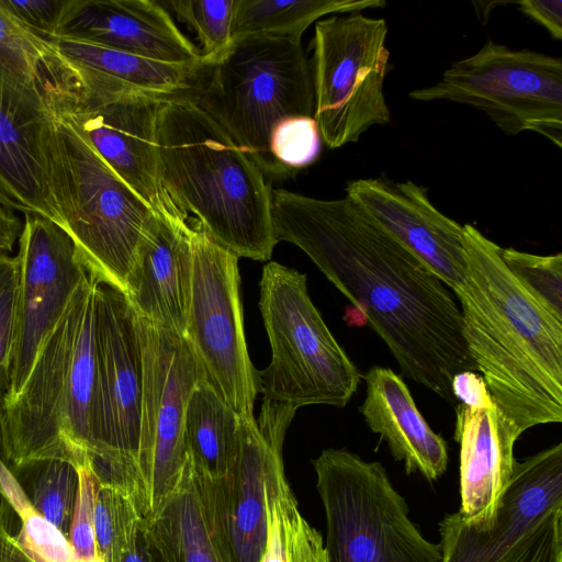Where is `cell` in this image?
Masks as SVG:
<instances>
[{
	"label": "cell",
	"mask_w": 562,
	"mask_h": 562,
	"mask_svg": "<svg viewBox=\"0 0 562 562\" xmlns=\"http://www.w3.org/2000/svg\"><path fill=\"white\" fill-rule=\"evenodd\" d=\"M451 391L459 403L485 408L495 406L483 378L476 371L457 373L451 382Z\"/></svg>",
	"instance_id": "cell-40"
},
{
	"label": "cell",
	"mask_w": 562,
	"mask_h": 562,
	"mask_svg": "<svg viewBox=\"0 0 562 562\" xmlns=\"http://www.w3.org/2000/svg\"><path fill=\"white\" fill-rule=\"evenodd\" d=\"M42 76L57 109L134 191L158 207L167 194L158 177L157 122L171 97L76 66L52 47Z\"/></svg>",
	"instance_id": "cell-8"
},
{
	"label": "cell",
	"mask_w": 562,
	"mask_h": 562,
	"mask_svg": "<svg viewBox=\"0 0 562 562\" xmlns=\"http://www.w3.org/2000/svg\"><path fill=\"white\" fill-rule=\"evenodd\" d=\"M517 4L525 15L543 26L554 40L562 38L561 0H525Z\"/></svg>",
	"instance_id": "cell-41"
},
{
	"label": "cell",
	"mask_w": 562,
	"mask_h": 562,
	"mask_svg": "<svg viewBox=\"0 0 562 562\" xmlns=\"http://www.w3.org/2000/svg\"><path fill=\"white\" fill-rule=\"evenodd\" d=\"M192 224L167 195L142 236L125 280L135 314L184 336L192 281Z\"/></svg>",
	"instance_id": "cell-18"
},
{
	"label": "cell",
	"mask_w": 562,
	"mask_h": 562,
	"mask_svg": "<svg viewBox=\"0 0 562 562\" xmlns=\"http://www.w3.org/2000/svg\"><path fill=\"white\" fill-rule=\"evenodd\" d=\"M150 542V541H149ZM151 546V544H150ZM151 550H153V554H154V559H155V562H162L161 558L159 557V554L157 553V551L153 548L151 546Z\"/></svg>",
	"instance_id": "cell-47"
},
{
	"label": "cell",
	"mask_w": 562,
	"mask_h": 562,
	"mask_svg": "<svg viewBox=\"0 0 562 562\" xmlns=\"http://www.w3.org/2000/svg\"><path fill=\"white\" fill-rule=\"evenodd\" d=\"M240 418L205 379L193 387L184 414V445L199 475H227L237 453Z\"/></svg>",
	"instance_id": "cell-26"
},
{
	"label": "cell",
	"mask_w": 562,
	"mask_h": 562,
	"mask_svg": "<svg viewBox=\"0 0 562 562\" xmlns=\"http://www.w3.org/2000/svg\"><path fill=\"white\" fill-rule=\"evenodd\" d=\"M18 259L2 252L0 254V290L16 273Z\"/></svg>",
	"instance_id": "cell-45"
},
{
	"label": "cell",
	"mask_w": 562,
	"mask_h": 562,
	"mask_svg": "<svg viewBox=\"0 0 562 562\" xmlns=\"http://www.w3.org/2000/svg\"><path fill=\"white\" fill-rule=\"evenodd\" d=\"M420 102L449 101L484 112L505 134L538 133L562 146V60L487 41L452 63L439 80L408 93Z\"/></svg>",
	"instance_id": "cell-10"
},
{
	"label": "cell",
	"mask_w": 562,
	"mask_h": 562,
	"mask_svg": "<svg viewBox=\"0 0 562 562\" xmlns=\"http://www.w3.org/2000/svg\"><path fill=\"white\" fill-rule=\"evenodd\" d=\"M187 94L266 178L288 177L271 155L270 137L283 120L314 117L312 70L302 43L269 37L234 42L201 69Z\"/></svg>",
	"instance_id": "cell-6"
},
{
	"label": "cell",
	"mask_w": 562,
	"mask_h": 562,
	"mask_svg": "<svg viewBox=\"0 0 562 562\" xmlns=\"http://www.w3.org/2000/svg\"><path fill=\"white\" fill-rule=\"evenodd\" d=\"M358 203L453 292L465 277L463 228L429 200L427 188L411 180L358 179L346 187Z\"/></svg>",
	"instance_id": "cell-19"
},
{
	"label": "cell",
	"mask_w": 562,
	"mask_h": 562,
	"mask_svg": "<svg viewBox=\"0 0 562 562\" xmlns=\"http://www.w3.org/2000/svg\"><path fill=\"white\" fill-rule=\"evenodd\" d=\"M136 325L143 366L137 507L147 522L180 482L187 458L186 408L205 375L183 336L137 315Z\"/></svg>",
	"instance_id": "cell-12"
},
{
	"label": "cell",
	"mask_w": 562,
	"mask_h": 562,
	"mask_svg": "<svg viewBox=\"0 0 562 562\" xmlns=\"http://www.w3.org/2000/svg\"><path fill=\"white\" fill-rule=\"evenodd\" d=\"M562 507V443L515 461L495 525L467 526L458 513L439 522L442 562H499L549 512Z\"/></svg>",
	"instance_id": "cell-17"
},
{
	"label": "cell",
	"mask_w": 562,
	"mask_h": 562,
	"mask_svg": "<svg viewBox=\"0 0 562 562\" xmlns=\"http://www.w3.org/2000/svg\"><path fill=\"white\" fill-rule=\"evenodd\" d=\"M259 562H329L323 537L302 516L284 472L270 487L268 536Z\"/></svg>",
	"instance_id": "cell-28"
},
{
	"label": "cell",
	"mask_w": 562,
	"mask_h": 562,
	"mask_svg": "<svg viewBox=\"0 0 562 562\" xmlns=\"http://www.w3.org/2000/svg\"><path fill=\"white\" fill-rule=\"evenodd\" d=\"M366 397L359 406L367 426L386 442L407 474L436 481L449 463L448 445L418 411L401 375L390 368L371 367L363 375Z\"/></svg>",
	"instance_id": "cell-23"
},
{
	"label": "cell",
	"mask_w": 562,
	"mask_h": 562,
	"mask_svg": "<svg viewBox=\"0 0 562 562\" xmlns=\"http://www.w3.org/2000/svg\"><path fill=\"white\" fill-rule=\"evenodd\" d=\"M454 440L460 446L461 520L477 530L492 528L514 470L517 441L498 420L496 406L456 405Z\"/></svg>",
	"instance_id": "cell-22"
},
{
	"label": "cell",
	"mask_w": 562,
	"mask_h": 562,
	"mask_svg": "<svg viewBox=\"0 0 562 562\" xmlns=\"http://www.w3.org/2000/svg\"><path fill=\"white\" fill-rule=\"evenodd\" d=\"M193 30L207 66L233 44L232 23L235 0H172L161 2Z\"/></svg>",
	"instance_id": "cell-32"
},
{
	"label": "cell",
	"mask_w": 562,
	"mask_h": 562,
	"mask_svg": "<svg viewBox=\"0 0 562 562\" xmlns=\"http://www.w3.org/2000/svg\"><path fill=\"white\" fill-rule=\"evenodd\" d=\"M0 496L20 519L15 539L33 562H79L69 540L32 506L0 458Z\"/></svg>",
	"instance_id": "cell-30"
},
{
	"label": "cell",
	"mask_w": 562,
	"mask_h": 562,
	"mask_svg": "<svg viewBox=\"0 0 562 562\" xmlns=\"http://www.w3.org/2000/svg\"><path fill=\"white\" fill-rule=\"evenodd\" d=\"M313 468L329 562H442L440 546L409 519L406 501L380 462L329 448Z\"/></svg>",
	"instance_id": "cell-9"
},
{
	"label": "cell",
	"mask_w": 562,
	"mask_h": 562,
	"mask_svg": "<svg viewBox=\"0 0 562 562\" xmlns=\"http://www.w3.org/2000/svg\"><path fill=\"white\" fill-rule=\"evenodd\" d=\"M89 274L49 334L18 396L2 404L5 464L92 459L98 436L95 293Z\"/></svg>",
	"instance_id": "cell-4"
},
{
	"label": "cell",
	"mask_w": 562,
	"mask_h": 562,
	"mask_svg": "<svg viewBox=\"0 0 562 562\" xmlns=\"http://www.w3.org/2000/svg\"><path fill=\"white\" fill-rule=\"evenodd\" d=\"M501 257L514 277L562 319V254L541 256L509 247L501 248Z\"/></svg>",
	"instance_id": "cell-33"
},
{
	"label": "cell",
	"mask_w": 562,
	"mask_h": 562,
	"mask_svg": "<svg viewBox=\"0 0 562 562\" xmlns=\"http://www.w3.org/2000/svg\"><path fill=\"white\" fill-rule=\"evenodd\" d=\"M23 224L14 211L0 203V254L11 251L20 238Z\"/></svg>",
	"instance_id": "cell-43"
},
{
	"label": "cell",
	"mask_w": 562,
	"mask_h": 562,
	"mask_svg": "<svg viewBox=\"0 0 562 562\" xmlns=\"http://www.w3.org/2000/svg\"><path fill=\"white\" fill-rule=\"evenodd\" d=\"M161 190L217 245L266 261L278 240L271 186L260 168L188 94L164 101L157 122Z\"/></svg>",
	"instance_id": "cell-3"
},
{
	"label": "cell",
	"mask_w": 562,
	"mask_h": 562,
	"mask_svg": "<svg viewBox=\"0 0 562 562\" xmlns=\"http://www.w3.org/2000/svg\"><path fill=\"white\" fill-rule=\"evenodd\" d=\"M467 270L452 293L469 352L504 429L562 422V319L508 270L501 246L465 224Z\"/></svg>",
	"instance_id": "cell-2"
},
{
	"label": "cell",
	"mask_w": 562,
	"mask_h": 562,
	"mask_svg": "<svg viewBox=\"0 0 562 562\" xmlns=\"http://www.w3.org/2000/svg\"><path fill=\"white\" fill-rule=\"evenodd\" d=\"M79 490L69 529V543L79 562H103L99 555L93 508L99 479L87 459L77 468Z\"/></svg>",
	"instance_id": "cell-35"
},
{
	"label": "cell",
	"mask_w": 562,
	"mask_h": 562,
	"mask_svg": "<svg viewBox=\"0 0 562 562\" xmlns=\"http://www.w3.org/2000/svg\"><path fill=\"white\" fill-rule=\"evenodd\" d=\"M383 0H235L233 43L246 38H284L302 43L317 19L385 7Z\"/></svg>",
	"instance_id": "cell-27"
},
{
	"label": "cell",
	"mask_w": 562,
	"mask_h": 562,
	"mask_svg": "<svg viewBox=\"0 0 562 562\" xmlns=\"http://www.w3.org/2000/svg\"><path fill=\"white\" fill-rule=\"evenodd\" d=\"M276 239L301 248L367 319L403 376L456 405L453 376L476 371L454 294L348 196L271 189Z\"/></svg>",
	"instance_id": "cell-1"
},
{
	"label": "cell",
	"mask_w": 562,
	"mask_h": 562,
	"mask_svg": "<svg viewBox=\"0 0 562 562\" xmlns=\"http://www.w3.org/2000/svg\"><path fill=\"white\" fill-rule=\"evenodd\" d=\"M48 50L46 41L24 27L0 5V64L38 75Z\"/></svg>",
	"instance_id": "cell-36"
},
{
	"label": "cell",
	"mask_w": 562,
	"mask_h": 562,
	"mask_svg": "<svg viewBox=\"0 0 562 562\" xmlns=\"http://www.w3.org/2000/svg\"><path fill=\"white\" fill-rule=\"evenodd\" d=\"M66 0H0V5L42 40L55 36Z\"/></svg>",
	"instance_id": "cell-38"
},
{
	"label": "cell",
	"mask_w": 562,
	"mask_h": 562,
	"mask_svg": "<svg viewBox=\"0 0 562 562\" xmlns=\"http://www.w3.org/2000/svg\"><path fill=\"white\" fill-rule=\"evenodd\" d=\"M384 19L333 14L318 21L311 64L314 119L329 148L355 143L391 113L383 92L390 53Z\"/></svg>",
	"instance_id": "cell-11"
},
{
	"label": "cell",
	"mask_w": 562,
	"mask_h": 562,
	"mask_svg": "<svg viewBox=\"0 0 562 562\" xmlns=\"http://www.w3.org/2000/svg\"><path fill=\"white\" fill-rule=\"evenodd\" d=\"M284 472L282 450L260 434L255 419L240 418L234 463L223 479L199 475L214 509L232 562H259L269 520V492Z\"/></svg>",
	"instance_id": "cell-20"
},
{
	"label": "cell",
	"mask_w": 562,
	"mask_h": 562,
	"mask_svg": "<svg viewBox=\"0 0 562 562\" xmlns=\"http://www.w3.org/2000/svg\"><path fill=\"white\" fill-rule=\"evenodd\" d=\"M499 562H562V507L549 512Z\"/></svg>",
	"instance_id": "cell-37"
},
{
	"label": "cell",
	"mask_w": 562,
	"mask_h": 562,
	"mask_svg": "<svg viewBox=\"0 0 562 562\" xmlns=\"http://www.w3.org/2000/svg\"><path fill=\"white\" fill-rule=\"evenodd\" d=\"M54 135L42 66L34 76L0 64V203L64 229L52 183Z\"/></svg>",
	"instance_id": "cell-16"
},
{
	"label": "cell",
	"mask_w": 562,
	"mask_h": 562,
	"mask_svg": "<svg viewBox=\"0 0 562 562\" xmlns=\"http://www.w3.org/2000/svg\"><path fill=\"white\" fill-rule=\"evenodd\" d=\"M122 562H155L145 524L139 528L136 539L127 550Z\"/></svg>",
	"instance_id": "cell-44"
},
{
	"label": "cell",
	"mask_w": 562,
	"mask_h": 562,
	"mask_svg": "<svg viewBox=\"0 0 562 562\" xmlns=\"http://www.w3.org/2000/svg\"><path fill=\"white\" fill-rule=\"evenodd\" d=\"M144 524L162 562H232L209 495L188 453L175 493Z\"/></svg>",
	"instance_id": "cell-24"
},
{
	"label": "cell",
	"mask_w": 562,
	"mask_h": 562,
	"mask_svg": "<svg viewBox=\"0 0 562 562\" xmlns=\"http://www.w3.org/2000/svg\"><path fill=\"white\" fill-rule=\"evenodd\" d=\"M2 498V497H1ZM9 504L0 503V562H33L19 546L9 524Z\"/></svg>",
	"instance_id": "cell-42"
},
{
	"label": "cell",
	"mask_w": 562,
	"mask_h": 562,
	"mask_svg": "<svg viewBox=\"0 0 562 562\" xmlns=\"http://www.w3.org/2000/svg\"><path fill=\"white\" fill-rule=\"evenodd\" d=\"M32 506L67 539L79 490L77 469L68 461L32 459L8 465Z\"/></svg>",
	"instance_id": "cell-29"
},
{
	"label": "cell",
	"mask_w": 562,
	"mask_h": 562,
	"mask_svg": "<svg viewBox=\"0 0 562 562\" xmlns=\"http://www.w3.org/2000/svg\"><path fill=\"white\" fill-rule=\"evenodd\" d=\"M192 281L184 338L206 381L244 419L252 420L257 391L245 340L238 257L194 222Z\"/></svg>",
	"instance_id": "cell-13"
},
{
	"label": "cell",
	"mask_w": 562,
	"mask_h": 562,
	"mask_svg": "<svg viewBox=\"0 0 562 562\" xmlns=\"http://www.w3.org/2000/svg\"><path fill=\"white\" fill-rule=\"evenodd\" d=\"M2 401L0 400V458L5 463V434L3 424Z\"/></svg>",
	"instance_id": "cell-46"
},
{
	"label": "cell",
	"mask_w": 562,
	"mask_h": 562,
	"mask_svg": "<svg viewBox=\"0 0 562 562\" xmlns=\"http://www.w3.org/2000/svg\"><path fill=\"white\" fill-rule=\"evenodd\" d=\"M47 99L55 127L52 183L64 231L89 272L124 292L126 276L154 209L103 160L48 95Z\"/></svg>",
	"instance_id": "cell-7"
},
{
	"label": "cell",
	"mask_w": 562,
	"mask_h": 562,
	"mask_svg": "<svg viewBox=\"0 0 562 562\" xmlns=\"http://www.w3.org/2000/svg\"><path fill=\"white\" fill-rule=\"evenodd\" d=\"M93 524L103 562H122L144 524L133 496L122 486L99 481Z\"/></svg>",
	"instance_id": "cell-31"
},
{
	"label": "cell",
	"mask_w": 562,
	"mask_h": 562,
	"mask_svg": "<svg viewBox=\"0 0 562 562\" xmlns=\"http://www.w3.org/2000/svg\"><path fill=\"white\" fill-rule=\"evenodd\" d=\"M55 36L121 49L168 64L207 66L200 48L151 0H66Z\"/></svg>",
	"instance_id": "cell-21"
},
{
	"label": "cell",
	"mask_w": 562,
	"mask_h": 562,
	"mask_svg": "<svg viewBox=\"0 0 562 562\" xmlns=\"http://www.w3.org/2000/svg\"><path fill=\"white\" fill-rule=\"evenodd\" d=\"M16 259L14 342L2 404L21 392L42 346L90 274L67 232L40 214H24Z\"/></svg>",
	"instance_id": "cell-15"
},
{
	"label": "cell",
	"mask_w": 562,
	"mask_h": 562,
	"mask_svg": "<svg viewBox=\"0 0 562 562\" xmlns=\"http://www.w3.org/2000/svg\"><path fill=\"white\" fill-rule=\"evenodd\" d=\"M95 331L99 413L91 462L99 481L122 486L137 505L143 366L136 314L121 290L100 280Z\"/></svg>",
	"instance_id": "cell-14"
},
{
	"label": "cell",
	"mask_w": 562,
	"mask_h": 562,
	"mask_svg": "<svg viewBox=\"0 0 562 562\" xmlns=\"http://www.w3.org/2000/svg\"><path fill=\"white\" fill-rule=\"evenodd\" d=\"M18 271V270H16ZM16 306V273L0 290V400L8 390Z\"/></svg>",
	"instance_id": "cell-39"
},
{
	"label": "cell",
	"mask_w": 562,
	"mask_h": 562,
	"mask_svg": "<svg viewBox=\"0 0 562 562\" xmlns=\"http://www.w3.org/2000/svg\"><path fill=\"white\" fill-rule=\"evenodd\" d=\"M259 307L271 346L270 364L256 370L262 408V437L282 450L297 408L324 404L345 407L362 379L330 333L307 292L306 276L270 261L263 266Z\"/></svg>",
	"instance_id": "cell-5"
},
{
	"label": "cell",
	"mask_w": 562,
	"mask_h": 562,
	"mask_svg": "<svg viewBox=\"0 0 562 562\" xmlns=\"http://www.w3.org/2000/svg\"><path fill=\"white\" fill-rule=\"evenodd\" d=\"M45 41L59 56L76 66L168 97L187 94L203 68L153 60L69 37L52 36Z\"/></svg>",
	"instance_id": "cell-25"
},
{
	"label": "cell",
	"mask_w": 562,
	"mask_h": 562,
	"mask_svg": "<svg viewBox=\"0 0 562 562\" xmlns=\"http://www.w3.org/2000/svg\"><path fill=\"white\" fill-rule=\"evenodd\" d=\"M321 146L319 128L313 116L283 120L270 137L271 155L288 177L312 165L321 153Z\"/></svg>",
	"instance_id": "cell-34"
}]
</instances>
